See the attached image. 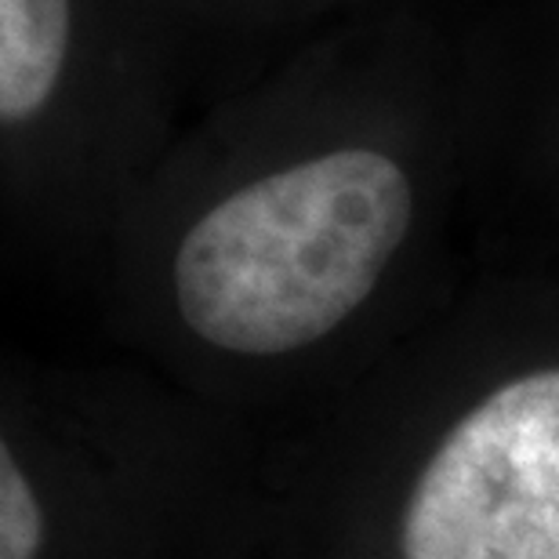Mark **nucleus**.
<instances>
[{
  "instance_id": "1",
  "label": "nucleus",
  "mask_w": 559,
  "mask_h": 559,
  "mask_svg": "<svg viewBox=\"0 0 559 559\" xmlns=\"http://www.w3.org/2000/svg\"><path fill=\"white\" fill-rule=\"evenodd\" d=\"M415 215V175L385 145L301 153L189 222L171 262L178 317L226 353L306 349L364 309Z\"/></svg>"
},
{
  "instance_id": "2",
  "label": "nucleus",
  "mask_w": 559,
  "mask_h": 559,
  "mask_svg": "<svg viewBox=\"0 0 559 559\" xmlns=\"http://www.w3.org/2000/svg\"><path fill=\"white\" fill-rule=\"evenodd\" d=\"M404 559H559V367L495 389L425 465Z\"/></svg>"
},
{
  "instance_id": "3",
  "label": "nucleus",
  "mask_w": 559,
  "mask_h": 559,
  "mask_svg": "<svg viewBox=\"0 0 559 559\" xmlns=\"http://www.w3.org/2000/svg\"><path fill=\"white\" fill-rule=\"evenodd\" d=\"M171 66H287L338 33L393 22L411 0H139Z\"/></svg>"
},
{
  "instance_id": "4",
  "label": "nucleus",
  "mask_w": 559,
  "mask_h": 559,
  "mask_svg": "<svg viewBox=\"0 0 559 559\" xmlns=\"http://www.w3.org/2000/svg\"><path fill=\"white\" fill-rule=\"evenodd\" d=\"M44 542V520L29 479L15 457L0 451V559H37Z\"/></svg>"
}]
</instances>
